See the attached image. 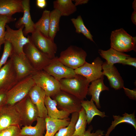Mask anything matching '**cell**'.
I'll return each mask as SVG.
<instances>
[{"mask_svg": "<svg viewBox=\"0 0 136 136\" xmlns=\"http://www.w3.org/2000/svg\"><path fill=\"white\" fill-rule=\"evenodd\" d=\"M61 90L70 94L81 100L86 98L90 82L83 76L76 74L59 81Z\"/></svg>", "mask_w": 136, "mask_h": 136, "instance_id": "6da1fadb", "label": "cell"}, {"mask_svg": "<svg viewBox=\"0 0 136 136\" xmlns=\"http://www.w3.org/2000/svg\"><path fill=\"white\" fill-rule=\"evenodd\" d=\"M88 0H74L75 5L76 6L87 3L88 2Z\"/></svg>", "mask_w": 136, "mask_h": 136, "instance_id": "60d3db41", "label": "cell"}, {"mask_svg": "<svg viewBox=\"0 0 136 136\" xmlns=\"http://www.w3.org/2000/svg\"><path fill=\"white\" fill-rule=\"evenodd\" d=\"M102 73L106 76L110 86L115 90H120L124 86L123 80L116 67L113 65L104 62L102 66Z\"/></svg>", "mask_w": 136, "mask_h": 136, "instance_id": "ac0fdd59", "label": "cell"}, {"mask_svg": "<svg viewBox=\"0 0 136 136\" xmlns=\"http://www.w3.org/2000/svg\"><path fill=\"white\" fill-rule=\"evenodd\" d=\"M123 65H127L136 67V58L130 56L128 57L121 63Z\"/></svg>", "mask_w": 136, "mask_h": 136, "instance_id": "74e56055", "label": "cell"}, {"mask_svg": "<svg viewBox=\"0 0 136 136\" xmlns=\"http://www.w3.org/2000/svg\"><path fill=\"white\" fill-rule=\"evenodd\" d=\"M4 44L3 52L0 59V70L6 62L13 51L12 46L9 41L5 40Z\"/></svg>", "mask_w": 136, "mask_h": 136, "instance_id": "836d02e7", "label": "cell"}, {"mask_svg": "<svg viewBox=\"0 0 136 136\" xmlns=\"http://www.w3.org/2000/svg\"><path fill=\"white\" fill-rule=\"evenodd\" d=\"M35 84L45 91L46 95L52 97L60 90L59 81L43 70L32 75Z\"/></svg>", "mask_w": 136, "mask_h": 136, "instance_id": "5b68a950", "label": "cell"}, {"mask_svg": "<svg viewBox=\"0 0 136 136\" xmlns=\"http://www.w3.org/2000/svg\"><path fill=\"white\" fill-rule=\"evenodd\" d=\"M72 114L69 124L67 126L62 128L57 132L55 136H72L75 131L76 123L78 119L79 112Z\"/></svg>", "mask_w": 136, "mask_h": 136, "instance_id": "1f68e13d", "label": "cell"}, {"mask_svg": "<svg viewBox=\"0 0 136 136\" xmlns=\"http://www.w3.org/2000/svg\"><path fill=\"white\" fill-rule=\"evenodd\" d=\"M71 20L75 28L76 33L82 34L87 39L94 42L93 39V36L84 24L81 15L78 16L76 18L71 19Z\"/></svg>", "mask_w": 136, "mask_h": 136, "instance_id": "4dcf8cb0", "label": "cell"}, {"mask_svg": "<svg viewBox=\"0 0 136 136\" xmlns=\"http://www.w3.org/2000/svg\"><path fill=\"white\" fill-rule=\"evenodd\" d=\"M131 19L133 23L136 25V12L133 11L131 16Z\"/></svg>", "mask_w": 136, "mask_h": 136, "instance_id": "b9f144b4", "label": "cell"}, {"mask_svg": "<svg viewBox=\"0 0 136 136\" xmlns=\"http://www.w3.org/2000/svg\"><path fill=\"white\" fill-rule=\"evenodd\" d=\"M7 92L0 91V110L6 105Z\"/></svg>", "mask_w": 136, "mask_h": 136, "instance_id": "f35d334b", "label": "cell"}, {"mask_svg": "<svg viewBox=\"0 0 136 136\" xmlns=\"http://www.w3.org/2000/svg\"><path fill=\"white\" fill-rule=\"evenodd\" d=\"M30 2L29 0H22L23 15L19 18L15 24V27L18 29L24 26L23 33L25 36L29 33H32L35 30V23L32 20L30 15Z\"/></svg>", "mask_w": 136, "mask_h": 136, "instance_id": "e0dca14e", "label": "cell"}, {"mask_svg": "<svg viewBox=\"0 0 136 136\" xmlns=\"http://www.w3.org/2000/svg\"><path fill=\"white\" fill-rule=\"evenodd\" d=\"M28 95L37 108L39 117L44 119L48 117L47 111L44 103L46 94L44 90L35 84L29 91Z\"/></svg>", "mask_w": 136, "mask_h": 136, "instance_id": "2e32d148", "label": "cell"}, {"mask_svg": "<svg viewBox=\"0 0 136 136\" xmlns=\"http://www.w3.org/2000/svg\"><path fill=\"white\" fill-rule=\"evenodd\" d=\"M35 85L32 75L19 81L7 92L6 104L14 105L28 95L32 88Z\"/></svg>", "mask_w": 136, "mask_h": 136, "instance_id": "3957f363", "label": "cell"}, {"mask_svg": "<svg viewBox=\"0 0 136 136\" xmlns=\"http://www.w3.org/2000/svg\"><path fill=\"white\" fill-rule=\"evenodd\" d=\"M16 19L12 17L0 15V51L1 46L4 44L5 40V26L7 23L15 21Z\"/></svg>", "mask_w": 136, "mask_h": 136, "instance_id": "d6a6232c", "label": "cell"}, {"mask_svg": "<svg viewBox=\"0 0 136 136\" xmlns=\"http://www.w3.org/2000/svg\"><path fill=\"white\" fill-rule=\"evenodd\" d=\"M22 0H0V15L12 17L17 13H23Z\"/></svg>", "mask_w": 136, "mask_h": 136, "instance_id": "d6986e66", "label": "cell"}, {"mask_svg": "<svg viewBox=\"0 0 136 136\" xmlns=\"http://www.w3.org/2000/svg\"><path fill=\"white\" fill-rule=\"evenodd\" d=\"M61 16L60 12L54 9L50 11L49 37L54 40L56 33L59 30V23Z\"/></svg>", "mask_w": 136, "mask_h": 136, "instance_id": "83f0119b", "label": "cell"}, {"mask_svg": "<svg viewBox=\"0 0 136 136\" xmlns=\"http://www.w3.org/2000/svg\"><path fill=\"white\" fill-rule=\"evenodd\" d=\"M12 126L21 127V118L15 105L6 104L0 110V130Z\"/></svg>", "mask_w": 136, "mask_h": 136, "instance_id": "5bb4252c", "label": "cell"}, {"mask_svg": "<svg viewBox=\"0 0 136 136\" xmlns=\"http://www.w3.org/2000/svg\"><path fill=\"white\" fill-rule=\"evenodd\" d=\"M93 127L91 125L89 126L88 129L85 131L84 133L82 136H103L105 134H104V131L100 129H98L94 132H91L93 129Z\"/></svg>", "mask_w": 136, "mask_h": 136, "instance_id": "d590c367", "label": "cell"}, {"mask_svg": "<svg viewBox=\"0 0 136 136\" xmlns=\"http://www.w3.org/2000/svg\"><path fill=\"white\" fill-rule=\"evenodd\" d=\"M50 12L46 10L44 11L41 17L35 25V30L47 37H49Z\"/></svg>", "mask_w": 136, "mask_h": 136, "instance_id": "f1b7e54d", "label": "cell"}, {"mask_svg": "<svg viewBox=\"0 0 136 136\" xmlns=\"http://www.w3.org/2000/svg\"><path fill=\"white\" fill-rule=\"evenodd\" d=\"M103 62L98 57L91 63L86 62L82 66L74 70L76 74L83 76L90 83L104 76L102 71Z\"/></svg>", "mask_w": 136, "mask_h": 136, "instance_id": "7c38bea8", "label": "cell"}, {"mask_svg": "<svg viewBox=\"0 0 136 136\" xmlns=\"http://www.w3.org/2000/svg\"><path fill=\"white\" fill-rule=\"evenodd\" d=\"M135 38L131 36L122 28L116 30L111 33V47L123 53L135 50Z\"/></svg>", "mask_w": 136, "mask_h": 136, "instance_id": "277c9868", "label": "cell"}, {"mask_svg": "<svg viewBox=\"0 0 136 136\" xmlns=\"http://www.w3.org/2000/svg\"><path fill=\"white\" fill-rule=\"evenodd\" d=\"M132 7L134 9V11L136 12V1L135 0H134L133 2Z\"/></svg>", "mask_w": 136, "mask_h": 136, "instance_id": "7bdbcfd3", "label": "cell"}, {"mask_svg": "<svg viewBox=\"0 0 136 136\" xmlns=\"http://www.w3.org/2000/svg\"><path fill=\"white\" fill-rule=\"evenodd\" d=\"M79 113V117L76 123L75 131L72 136H82L86 131L87 122L85 111L82 107Z\"/></svg>", "mask_w": 136, "mask_h": 136, "instance_id": "f546056e", "label": "cell"}, {"mask_svg": "<svg viewBox=\"0 0 136 136\" xmlns=\"http://www.w3.org/2000/svg\"><path fill=\"white\" fill-rule=\"evenodd\" d=\"M81 105L85 111L87 123L89 124L94 117L98 115L103 118L107 116L104 112H102L97 109L93 101L81 100Z\"/></svg>", "mask_w": 136, "mask_h": 136, "instance_id": "484cf974", "label": "cell"}, {"mask_svg": "<svg viewBox=\"0 0 136 136\" xmlns=\"http://www.w3.org/2000/svg\"><path fill=\"white\" fill-rule=\"evenodd\" d=\"M104 76L91 82L89 86L87 94L91 96V99L94 102L98 109L101 106L99 102V96L101 92L105 90L108 91L109 88L104 84Z\"/></svg>", "mask_w": 136, "mask_h": 136, "instance_id": "ffe728a7", "label": "cell"}, {"mask_svg": "<svg viewBox=\"0 0 136 136\" xmlns=\"http://www.w3.org/2000/svg\"><path fill=\"white\" fill-rule=\"evenodd\" d=\"M19 81L32 75L37 71L31 64L24 53L17 54L13 51L10 57Z\"/></svg>", "mask_w": 136, "mask_h": 136, "instance_id": "8fae6325", "label": "cell"}, {"mask_svg": "<svg viewBox=\"0 0 136 136\" xmlns=\"http://www.w3.org/2000/svg\"><path fill=\"white\" fill-rule=\"evenodd\" d=\"M125 94L131 99L136 100V90L134 89L131 90L125 88L124 86L123 87Z\"/></svg>", "mask_w": 136, "mask_h": 136, "instance_id": "8d00e7d4", "label": "cell"}, {"mask_svg": "<svg viewBox=\"0 0 136 136\" xmlns=\"http://www.w3.org/2000/svg\"><path fill=\"white\" fill-rule=\"evenodd\" d=\"M37 123L34 126H25L21 129L20 134L22 136H44L46 130V123L45 119L38 117Z\"/></svg>", "mask_w": 136, "mask_h": 136, "instance_id": "44dd1931", "label": "cell"}, {"mask_svg": "<svg viewBox=\"0 0 136 136\" xmlns=\"http://www.w3.org/2000/svg\"><path fill=\"white\" fill-rule=\"evenodd\" d=\"M24 25L17 30L11 28L8 24L5 26V38L6 41L11 44L13 51L16 53L19 54L24 53V46L30 42V36H28L27 38L23 33Z\"/></svg>", "mask_w": 136, "mask_h": 136, "instance_id": "9c48e42d", "label": "cell"}, {"mask_svg": "<svg viewBox=\"0 0 136 136\" xmlns=\"http://www.w3.org/2000/svg\"><path fill=\"white\" fill-rule=\"evenodd\" d=\"M18 82L11 59L0 70V91L7 92Z\"/></svg>", "mask_w": 136, "mask_h": 136, "instance_id": "4fadbf2b", "label": "cell"}, {"mask_svg": "<svg viewBox=\"0 0 136 136\" xmlns=\"http://www.w3.org/2000/svg\"><path fill=\"white\" fill-rule=\"evenodd\" d=\"M23 51L31 64L37 71L43 70L52 60L37 48L31 37L30 42L24 46Z\"/></svg>", "mask_w": 136, "mask_h": 136, "instance_id": "30bf717a", "label": "cell"}, {"mask_svg": "<svg viewBox=\"0 0 136 136\" xmlns=\"http://www.w3.org/2000/svg\"><path fill=\"white\" fill-rule=\"evenodd\" d=\"M52 98L56 102L57 106L61 110L70 114L79 112L82 108L81 100L62 90H61Z\"/></svg>", "mask_w": 136, "mask_h": 136, "instance_id": "ba28073f", "label": "cell"}, {"mask_svg": "<svg viewBox=\"0 0 136 136\" xmlns=\"http://www.w3.org/2000/svg\"><path fill=\"white\" fill-rule=\"evenodd\" d=\"M36 3L37 7L41 9L45 8L47 4V1L46 0H37Z\"/></svg>", "mask_w": 136, "mask_h": 136, "instance_id": "ab89813d", "label": "cell"}, {"mask_svg": "<svg viewBox=\"0 0 136 136\" xmlns=\"http://www.w3.org/2000/svg\"><path fill=\"white\" fill-rule=\"evenodd\" d=\"M15 105L20 116L22 125H31L39 117L37 108L28 95Z\"/></svg>", "mask_w": 136, "mask_h": 136, "instance_id": "8992f818", "label": "cell"}, {"mask_svg": "<svg viewBox=\"0 0 136 136\" xmlns=\"http://www.w3.org/2000/svg\"><path fill=\"white\" fill-rule=\"evenodd\" d=\"M21 128L18 126H12L0 130V136H22Z\"/></svg>", "mask_w": 136, "mask_h": 136, "instance_id": "e575fe53", "label": "cell"}, {"mask_svg": "<svg viewBox=\"0 0 136 136\" xmlns=\"http://www.w3.org/2000/svg\"><path fill=\"white\" fill-rule=\"evenodd\" d=\"M53 8L61 13V16H68L77 11L72 0H56L53 2Z\"/></svg>", "mask_w": 136, "mask_h": 136, "instance_id": "4316f807", "label": "cell"}, {"mask_svg": "<svg viewBox=\"0 0 136 136\" xmlns=\"http://www.w3.org/2000/svg\"><path fill=\"white\" fill-rule=\"evenodd\" d=\"M135 112L132 114H128L125 112L122 114V116L120 115H113L114 119L112 121L111 125L107 130L105 136H109L111 132L118 124L122 123H126L132 126L136 129V119L134 115Z\"/></svg>", "mask_w": 136, "mask_h": 136, "instance_id": "d4e9b609", "label": "cell"}, {"mask_svg": "<svg viewBox=\"0 0 136 136\" xmlns=\"http://www.w3.org/2000/svg\"><path fill=\"white\" fill-rule=\"evenodd\" d=\"M48 117L53 119H63L69 118L70 114L62 110H59L56 102L49 96H46L44 100Z\"/></svg>", "mask_w": 136, "mask_h": 136, "instance_id": "7402d4cb", "label": "cell"}, {"mask_svg": "<svg viewBox=\"0 0 136 136\" xmlns=\"http://www.w3.org/2000/svg\"><path fill=\"white\" fill-rule=\"evenodd\" d=\"M30 37L33 43L41 52L50 59L55 58L57 47L54 40L45 36L36 30Z\"/></svg>", "mask_w": 136, "mask_h": 136, "instance_id": "52a82bcc", "label": "cell"}, {"mask_svg": "<svg viewBox=\"0 0 136 136\" xmlns=\"http://www.w3.org/2000/svg\"><path fill=\"white\" fill-rule=\"evenodd\" d=\"M59 81L61 79L72 77L76 74L74 70L66 66L55 57L43 70Z\"/></svg>", "mask_w": 136, "mask_h": 136, "instance_id": "9a60e30c", "label": "cell"}, {"mask_svg": "<svg viewBox=\"0 0 136 136\" xmlns=\"http://www.w3.org/2000/svg\"><path fill=\"white\" fill-rule=\"evenodd\" d=\"M45 119L46 123V132L44 136H54L59 129L67 126L70 120L69 118L59 119H53L48 117Z\"/></svg>", "mask_w": 136, "mask_h": 136, "instance_id": "603a6c76", "label": "cell"}, {"mask_svg": "<svg viewBox=\"0 0 136 136\" xmlns=\"http://www.w3.org/2000/svg\"><path fill=\"white\" fill-rule=\"evenodd\" d=\"M87 56L86 52L82 48L71 45L61 51L58 58L65 66L74 70L84 64Z\"/></svg>", "mask_w": 136, "mask_h": 136, "instance_id": "7a4b0ae2", "label": "cell"}, {"mask_svg": "<svg viewBox=\"0 0 136 136\" xmlns=\"http://www.w3.org/2000/svg\"><path fill=\"white\" fill-rule=\"evenodd\" d=\"M98 52L100 56L110 65L118 63H120L123 60L130 56L123 52L118 51L112 48L107 50L99 49Z\"/></svg>", "mask_w": 136, "mask_h": 136, "instance_id": "cb8c5ba5", "label": "cell"}]
</instances>
